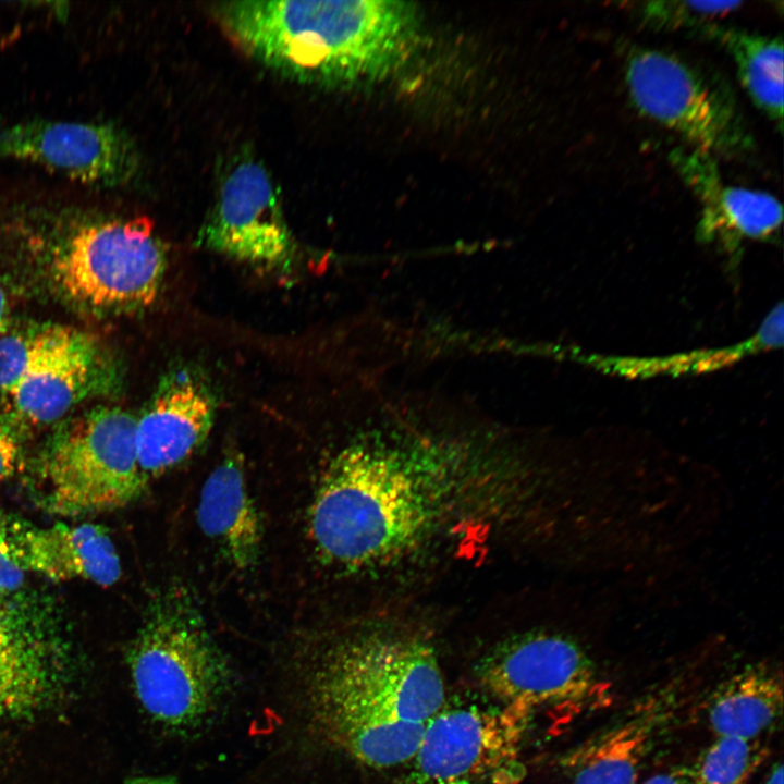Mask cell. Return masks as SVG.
Here are the masks:
<instances>
[{
  "mask_svg": "<svg viewBox=\"0 0 784 784\" xmlns=\"http://www.w3.org/2000/svg\"><path fill=\"white\" fill-rule=\"evenodd\" d=\"M324 737L357 762L389 769L412 761L445 705L433 649L409 636L370 633L329 649L308 683Z\"/></svg>",
  "mask_w": 784,
  "mask_h": 784,
  "instance_id": "1",
  "label": "cell"
},
{
  "mask_svg": "<svg viewBox=\"0 0 784 784\" xmlns=\"http://www.w3.org/2000/svg\"><path fill=\"white\" fill-rule=\"evenodd\" d=\"M213 13L250 58L322 86L382 78L406 59L418 28L416 9L400 1H226Z\"/></svg>",
  "mask_w": 784,
  "mask_h": 784,
  "instance_id": "2",
  "label": "cell"
},
{
  "mask_svg": "<svg viewBox=\"0 0 784 784\" xmlns=\"http://www.w3.org/2000/svg\"><path fill=\"white\" fill-rule=\"evenodd\" d=\"M449 481L432 462L389 443L353 444L323 473L308 510L321 560L345 571L385 566L434 530Z\"/></svg>",
  "mask_w": 784,
  "mask_h": 784,
  "instance_id": "3",
  "label": "cell"
},
{
  "mask_svg": "<svg viewBox=\"0 0 784 784\" xmlns=\"http://www.w3.org/2000/svg\"><path fill=\"white\" fill-rule=\"evenodd\" d=\"M14 200L3 206L5 228L45 250L68 301L96 313L132 311L155 301L166 258L148 218L48 197Z\"/></svg>",
  "mask_w": 784,
  "mask_h": 784,
  "instance_id": "4",
  "label": "cell"
},
{
  "mask_svg": "<svg viewBox=\"0 0 784 784\" xmlns=\"http://www.w3.org/2000/svg\"><path fill=\"white\" fill-rule=\"evenodd\" d=\"M127 661L144 709L174 730L200 725L232 684L224 653L191 593L177 585L149 601Z\"/></svg>",
  "mask_w": 784,
  "mask_h": 784,
  "instance_id": "5",
  "label": "cell"
},
{
  "mask_svg": "<svg viewBox=\"0 0 784 784\" xmlns=\"http://www.w3.org/2000/svg\"><path fill=\"white\" fill-rule=\"evenodd\" d=\"M40 463L46 505L59 515L119 509L147 486L137 460L136 417L120 407L97 406L63 421Z\"/></svg>",
  "mask_w": 784,
  "mask_h": 784,
  "instance_id": "6",
  "label": "cell"
},
{
  "mask_svg": "<svg viewBox=\"0 0 784 784\" xmlns=\"http://www.w3.org/2000/svg\"><path fill=\"white\" fill-rule=\"evenodd\" d=\"M624 79L639 113L713 157H748L755 140L728 86L706 70L658 49L636 47Z\"/></svg>",
  "mask_w": 784,
  "mask_h": 784,
  "instance_id": "7",
  "label": "cell"
},
{
  "mask_svg": "<svg viewBox=\"0 0 784 784\" xmlns=\"http://www.w3.org/2000/svg\"><path fill=\"white\" fill-rule=\"evenodd\" d=\"M479 678L501 706L530 716L540 710H578L602 683L595 662L572 637L534 630L498 645L480 662Z\"/></svg>",
  "mask_w": 784,
  "mask_h": 784,
  "instance_id": "8",
  "label": "cell"
},
{
  "mask_svg": "<svg viewBox=\"0 0 784 784\" xmlns=\"http://www.w3.org/2000/svg\"><path fill=\"white\" fill-rule=\"evenodd\" d=\"M27 332L26 365L8 393L26 421L54 422L85 399L111 393L121 383L115 359L93 335L60 324Z\"/></svg>",
  "mask_w": 784,
  "mask_h": 784,
  "instance_id": "9",
  "label": "cell"
},
{
  "mask_svg": "<svg viewBox=\"0 0 784 784\" xmlns=\"http://www.w3.org/2000/svg\"><path fill=\"white\" fill-rule=\"evenodd\" d=\"M0 158L102 188L128 183L139 166L133 140L113 123L38 118L0 126Z\"/></svg>",
  "mask_w": 784,
  "mask_h": 784,
  "instance_id": "10",
  "label": "cell"
},
{
  "mask_svg": "<svg viewBox=\"0 0 784 784\" xmlns=\"http://www.w3.org/2000/svg\"><path fill=\"white\" fill-rule=\"evenodd\" d=\"M198 243L237 260L285 269L294 244L267 169L243 156L223 175Z\"/></svg>",
  "mask_w": 784,
  "mask_h": 784,
  "instance_id": "11",
  "label": "cell"
},
{
  "mask_svg": "<svg viewBox=\"0 0 784 784\" xmlns=\"http://www.w3.org/2000/svg\"><path fill=\"white\" fill-rule=\"evenodd\" d=\"M530 718L507 706H443L412 760L416 772L433 784L483 775L516 756Z\"/></svg>",
  "mask_w": 784,
  "mask_h": 784,
  "instance_id": "12",
  "label": "cell"
},
{
  "mask_svg": "<svg viewBox=\"0 0 784 784\" xmlns=\"http://www.w3.org/2000/svg\"><path fill=\"white\" fill-rule=\"evenodd\" d=\"M69 647L46 618L0 595V721L34 715L64 693Z\"/></svg>",
  "mask_w": 784,
  "mask_h": 784,
  "instance_id": "13",
  "label": "cell"
},
{
  "mask_svg": "<svg viewBox=\"0 0 784 784\" xmlns=\"http://www.w3.org/2000/svg\"><path fill=\"white\" fill-rule=\"evenodd\" d=\"M669 158L700 203L699 243L714 246L733 264L739 261L747 241L779 236L783 207L774 196L724 183L715 157L701 150L674 148Z\"/></svg>",
  "mask_w": 784,
  "mask_h": 784,
  "instance_id": "14",
  "label": "cell"
},
{
  "mask_svg": "<svg viewBox=\"0 0 784 784\" xmlns=\"http://www.w3.org/2000/svg\"><path fill=\"white\" fill-rule=\"evenodd\" d=\"M213 415V397L198 379L185 371L167 377L136 418L137 460L146 481L188 458L207 438Z\"/></svg>",
  "mask_w": 784,
  "mask_h": 784,
  "instance_id": "15",
  "label": "cell"
},
{
  "mask_svg": "<svg viewBox=\"0 0 784 784\" xmlns=\"http://www.w3.org/2000/svg\"><path fill=\"white\" fill-rule=\"evenodd\" d=\"M5 530L15 562L56 581L82 578L107 587L121 576L115 547L103 527L94 524L40 528L7 522Z\"/></svg>",
  "mask_w": 784,
  "mask_h": 784,
  "instance_id": "16",
  "label": "cell"
},
{
  "mask_svg": "<svg viewBox=\"0 0 784 784\" xmlns=\"http://www.w3.org/2000/svg\"><path fill=\"white\" fill-rule=\"evenodd\" d=\"M651 699L586 739L564 759L571 784H636L663 719Z\"/></svg>",
  "mask_w": 784,
  "mask_h": 784,
  "instance_id": "17",
  "label": "cell"
},
{
  "mask_svg": "<svg viewBox=\"0 0 784 784\" xmlns=\"http://www.w3.org/2000/svg\"><path fill=\"white\" fill-rule=\"evenodd\" d=\"M197 520L203 532L234 566L247 569L257 563L261 520L236 457L224 458L204 482Z\"/></svg>",
  "mask_w": 784,
  "mask_h": 784,
  "instance_id": "18",
  "label": "cell"
},
{
  "mask_svg": "<svg viewBox=\"0 0 784 784\" xmlns=\"http://www.w3.org/2000/svg\"><path fill=\"white\" fill-rule=\"evenodd\" d=\"M782 708L781 674L768 664L755 663L716 687L707 703V722L715 736L759 739Z\"/></svg>",
  "mask_w": 784,
  "mask_h": 784,
  "instance_id": "19",
  "label": "cell"
},
{
  "mask_svg": "<svg viewBox=\"0 0 784 784\" xmlns=\"http://www.w3.org/2000/svg\"><path fill=\"white\" fill-rule=\"evenodd\" d=\"M775 328L761 322L747 339L723 347L698 348L662 356H613L573 350L569 357L607 375L625 378L682 377L731 367L747 357L777 348Z\"/></svg>",
  "mask_w": 784,
  "mask_h": 784,
  "instance_id": "20",
  "label": "cell"
},
{
  "mask_svg": "<svg viewBox=\"0 0 784 784\" xmlns=\"http://www.w3.org/2000/svg\"><path fill=\"white\" fill-rule=\"evenodd\" d=\"M702 36L720 44L731 54L742 86L752 103L774 122L779 130H782L784 71L782 37L760 35L718 24L710 26Z\"/></svg>",
  "mask_w": 784,
  "mask_h": 784,
  "instance_id": "21",
  "label": "cell"
},
{
  "mask_svg": "<svg viewBox=\"0 0 784 784\" xmlns=\"http://www.w3.org/2000/svg\"><path fill=\"white\" fill-rule=\"evenodd\" d=\"M764 757L759 739L715 736L691 765L699 784H749Z\"/></svg>",
  "mask_w": 784,
  "mask_h": 784,
  "instance_id": "22",
  "label": "cell"
},
{
  "mask_svg": "<svg viewBox=\"0 0 784 784\" xmlns=\"http://www.w3.org/2000/svg\"><path fill=\"white\" fill-rule=\"evenodd\" d=\"M739 1H645L635 4L636 17L646 27L659 32L689 30L702 35Z\"/></svg>",
  "mask_w": 784,
  "mask_h": 784,
  "instance_id": "23",
  "label": "cell"
},
{
  "mask_svg": "<svg viewBox=\"0 0 784 784\" xmlns=\"http://www.w3.org/2000/svg\"><path fill=\"white\" fill-rule=\"evenodd\" d=\"M24 573L13 558L4 519L0 517V595L19 590L24 583Z\"/></svg>",
  "mask_w": 784,
  "mask_h": 784,
  "instance_id": "24",
  "label": "cell"
},
{
  "mask_svg": "<svg viewBox=\"0 0 784 784\" xmlns=\"http://www.w3.org/2000/svg\"><path fill=\"white\" fill-rule=\"evenodd\" d=\"M20 457V444L13 429L0 420V479L11 476Z\"/></svg>",
  "mask_w": 784,
  "mask_h": 784,
  "instance_id": "25",
  "label": "cell"
},
{
  "mask_svg": "<svg viewBox=\"0 0 784 784\" xmlns=\"http://www.w3.org/2000/svg\"><path fill=\"white\" fill-rule=\"evenodd\" d=\"M644 784H699L693 765H677L650 776Z\"/></svg>",
  "mask_w": 784,
  "mask_h": 784,
  "instance_id": "26",
  "label": "cell"
},
{
  "mask_svg": "<svg viewBox=\"0 0 784 784\" xmlns=\"http://www.w3.org/2000/svg\"><path fill=\"white\" fill-rule=\"evenodd\" d=\"M124 784H181L171 776H144L135 777Z\"/></svg>",
  "mask_w": 784,
  "mask_h": 784,
  "instance_id": "27",
  "label": "cell"
},
{
  "mask_svg": "<svg viewBox=\"0 0 784 784\" xmlns=\"http://www.w3.org/2000/svg\"><path fill=\"white\" fill-rule=\"evenodd\" d=\"M765 784H783V765L779 762L770 772Z\"/></svg>",
  "mask_w": 784,
  "mask_h": 784,
  "instance_id": "28",
  "label": "cell"
},
{
  "mask_svg": "<svg viewBox=\"0 0 784 784\" xmlns=\"http://www.w3.org/2000/svg\"><path fill=\"white\" fill-rule=\"evenodd\" d=\"M8 302L3 290L0 286V320H7Z\"/></svg>",
  "mask_w": 784,
  "mask_h": 784,
  "instance_id": "29",
  "label": "cell"
},
{
  "mask_svg": "<svg viewBox=\"0 0 784 784\" xmlns=\"http://www.w3.org/2000/svg\"><path fill=\"white\" fill-rule=\"evenodd\" d=\"M7 320H0V336L5 332Z\"/></svg>",
  "mask_w": 784,
  "mask_h": 784,
  "instance_id": "30",
  "label": "cell"
}]
</instances>
